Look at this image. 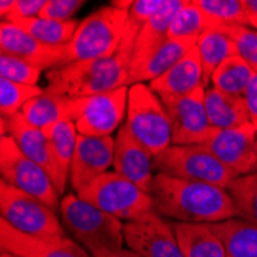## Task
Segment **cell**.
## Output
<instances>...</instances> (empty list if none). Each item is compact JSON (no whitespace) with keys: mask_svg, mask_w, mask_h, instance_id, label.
Segmentation results:
<instances>
[{"mask_svg":"<svg viewBox=\"0 0 257 257\" xmlns=\"http://www.w3.org/2000/svg\"><path fill=\"white\" fill-rule=\"evenodd\" d=\"M139 31L140 28L126 22L122 43L114 56L80 60L46 71V91L68 97H91L128 86Z\"/></svg>","mask_w":257,"mask_h":257,"instance_id":"6da1fadb","label":"cell"},{"mask_svg":"<svg viewBox=\"0 0 257 257\" xmlns=\"http://www.w3.org/2000/svg\"><path fill=\"white\" fill-rule=\"evenodd\" d=\"M151 196L157 213L174 222L214 225L237 217L228 191L209 183L156 174Z\"/></svg>","mask_w":257,"mask_h":257,"instance_id":"7a4b0ae2","label":"cell"},{"mask_svg":"<svg viewBox=\"0 0 257 257\" xmlns=\"http://www.w3.org/2000/svg\"><path fill=\"white\" fill-rule=\"evenodd\" d=\"M60 220L71 237L92 255L123 249L125 225L77 194H66L60 202Z\"/></svg>","mask_w":257,"mask_h":257,"instance_id":"3957f363","label":"cell"},{"mask_svg":"<svg viewBox=\"0 0 257 257\" xmlns=\"http://www.w3.org/2000/svg\"><path fill=\"white\" fill-rule=\"evenodd\" d=\"M128 22V11L106 5L99 8L80 25L66 45L65 65L109 57L117 53Z\"/></svg>","mask_w":257,"mask_h":257,"instance_id":"277c9868","label":"cell"},{"mask_svg":"<svg viewBox=\"0 0 257 257\" xmlns=\"http://www.w3.org/2000/svg\"><path fill=\"white\" fill-rule=\"evenodd\" d=\"M76 194L119 220L133 222L157 211L150 193L114 171L91 180Z\"/></svg>","mask_w":257,"mask_h":257,"instance_id":"5b68a950","label":"cell"},{"mask_svg":"<svg viewBox=\"0 0 257 257\" xmlns=\"http://www.w3.org/2000/svg\"><path fill=\"white\" fill-rule=\"evenodd\" d=\"M125 126L154 157L173 145L165 105L147 83L130 86Z\"/></svg>","mask_w":257,"mask_h":257,"instance_id":"8992f818","label":"cell"},{"mask_svg":"<svg viewBox=\"0 0 257 257\" xmlns=\"http://www.w3.org/2000/svg\"><path fill=\"white\" fill-rule=\"evenodd\" d=\"M156 174L200 182L228 190L236 179L203 145H171L154 157Z\"/></svg>","mask_w":257,"mask_h":257,"instance_id":"52a82bcc","label":"cell"},{"mask_svg":"<svg viewBox=\"0 0 257 257\" xmlns=\"http://www.w3.org/2000/svg\"><path fill=\"white\" fill-rule=\"evenodd\" d=\"M2 220L19 232L34 237H65L66 229L57 213L37 197L0 182Z\"/></svg>","mask_w":257,"mask_h":257,"instance_id":"ba28073f","label":"cell"},{"mask_svg":"<svg viewBox=\"0 0 257 257\" xmlns=\"http://www.w3.org/2000/svg\"><path fill=\"white\" fill-rule=\"evenodd\" d=\"M0 173L7 183L37 197L56 213L60 209V194L48 173L23 154L10 136L0 139Z\"/></svg>","mask_w":257,"mask_h":257,"instance_id":"9c48e42d","label":"cell"},{"mask_svg":"<svg viewBox=\"0 0 257 257\" xmlns=\"http://www.w3.org/2000/svg\"><path fill=\"white\" fill-rule=\"evenodd\" d=\"M205 86L180 97L160 99L171 122L173 145H203L213 126L205 108Z\"/></svg>","mask_w":257,"mask_h":257,"instance_id":"30bf717a","label":"cell"},{"mask_svg":"<svg viewBox=\"0 0 257 257\" xmlns=\"http://www.w3.org/2000/svg\"><path fill=\"white\" fill-rule=\"evenodd\" d=\"M203 147L236 177L255 173L257 131L251 123L232 130H213Z\"/></svg>","mask_w":257,"mask_h":257,"instance_id":"8fae6325","label":"cell"},{"mask_svg":"<svg viewBox=\"0 0 257 257\" xmlns=\"http://www.w3.org/2000/svg\"><path fill=\"white\" fill-rule=\"evenodd\" d=\"M128 89L130 86H123L111 92L83 97L80 115L74 122L77 133L91 137L111 136L126 117Z\"/></svg>","mask_w":257,"mask_h":257,"instance_id":"7c38bea8","label":"cell"},{"mask_svg":"<svg viewBox=\"0 0 257 257\" xmlns=\"http://www.w3.org/2000/svg\"><path fill=\"white\" fill-rule=\"evenodd\" d=\"M125 243L144 257H185L173 225L157 211L125 223Z\"/></svg>","mask_w":257,"mask_h":257,"instance_id":"4fadbf2b","label":"cell"},{"mask_svg":"<svg viewBox=\"0 0 257 257\" xmlns=\"http://www.w3.org/2000/svg\"><path fill=\"white\" fill-rule=\"evenodd\" d=\"M2 252L16 257H92L74 239L34 237L19 232L5 220L0 222Z\"/></svg>","mask_w":257,"mask_h":257,"instance_id":"5bb4252c","label":"cell"},{"mask_svg":"<svg viewBox=\"0 0 257 257\" xmlns=\"http://www.w3.org/2000/svg\"><path fill=\"white\" fill-rule=\"evenodd\" d=\"M0 51L25 60L42 71L65 66L66 46L43 45L11 22H2L0 25Z\"/></svg>","mask_w":257,"mask_h":257,"instance_id":"9a60e30c","label":"cell"},{"mask_svg":"<svg viewBox=\"0 0 257 257\" xmlns=\"http://www.w3.org/2000/svg\"><path fill=\"white\" fill-rule=\"evenodd\" d=\"M115 139L77 136V145L69 171V183L76 193L96 177L108 173L114 163Z\"/></svg>","mask_w":257,"mask_h":257,"instance_id":"2e32d148","label":"cell"},{"mask_svg":"<svg viewBox=\"0 0 257 257\" xmlns=\"http://www.w3.org/2000/svg\"><path fill=\"white\" fill-rule=\"evenodd\" d=\"M114 173L137 185L140 190L151 194L154 183V156L139 142L123 125L115 136Z\"/></svg>","mask_w":257,"mask_h":257,"instance_id":"e0dca14e","label":"cell"},{"mask_svg":"<svg viewBox=\"0 0 257 257\" xmlns=\"http://www.w3.org/2000/svg\"><path fill=\"white\" fill-rule=\"evenodd\" d=\"M2 136H10L23 154L48 173L56 186L57 174L48 137L43 130L33 126L22 112H17L11 117H2Z\"/></svg>","mask_w":257,"mask_h":257,"instance_id":"ac0fdd59","label":"cell"},{"mask_svg":"<svg viewBox=\"0 0 257 257\" xmlns=\"http://www.w3.org/2000/svg\"><path fill=\"white\" fill-rule=\"evenodd\" d=\"M203 86V71L197 45L186 53L165 74L150 82V88L160 99L180 97Z\"/></svg>","mask_w":257,"mask_h":257,"instance_id":"d6986e66","label":"cell"},{"mask_svg":"<svg viewBox=\"0 0 257 257\" xmlns=\"http://www.w3.org/2000/svg\"><path fill=\"white\" fill-rule=\"evenodd\" d=\"M83 97H68L53 94L45 89L43 94L30 100L22 108V114L33 126L39 130H48L60 120L76 122L80 115Z\"/></svg>","mask_w":257,"mask_h":257,"instance_id":"ffe728a7","label":"cell"},{"mask_svg":"<svg viewBox=\"0 0 257 257\" xmlns=\"http://www.w3.org/2000/svg\"><path fill=\"white\" fill-rule=\"evenodd\" d=\"M183 4H185V0H168L167 5L142 27L134 43L130 71L137 68L151 53H154L159 46L168 39L173 19L176 17L177 11L183 7Z\"/></svg>","mask_w":257,"mask_h":257,"instance_id":"44dd1931","label":"cell"},{"mask_svg":"<svg viewBox=\"0 0 257 257\" xmlns=\"http://www.w3.org/2000/svg\"><path fill=\"white\" fill-rule=\"evenodd\" d=\"M196 45H197V40L167 39L137 68L131 69L128 86L156 80L162 74H165L171 66H174L186 53L193 50Z\"/></svg>","mask_w":257,"mask_h":257,"instance_id":"7402d4cb","label":"cell"},{"mask_svg":"<svg viewBox=\"0 0 257 257\" xmlns=\"http://www.w3.org/2000/svg\"><path fill=\"white\" fill-rule=\"evenodd\" d=\"M45 134L48 137L54 168L57 174L56 190L62 196L69 180V171H71V162L74 157L79 133L73 120H60L53 126H50L48 130H45Z\"/></svg>","mask_w":257,"mask_h":257,"instance_id":"603a6c76","label":"cell"},{"mask_svg":"<svg viewBox=\"0 0 257 257\" xmlns=\"http://www.w3.org/2000/svg\"><path fill=\"white\" fill-rule=\"evenodd\" d=\"M171 225L185 257H226L225 246L213 225L182 222Z\"/></svg>","mask_w":257,"mask_h":257,"instance_id":"cb8c5ba5","label":"cell"},{"mask_svg":"<svg viewBox=\"0 0 257 257\" xmlns=\"http://www.w3.org/2000/svg\"><path fill=\"white\" fill-rule=\"evenodd\" d=\"M205 108L213 130H232L249 123L245 99L223 94L213 86L206 88Z\"/></svg>","mask_w":257,"mask_h":257,"instance_id":"d4e9b609","label":"cell"},{"mask_svg":"<svg viewBox=\"0 0 257 257\" xmlns=\"http://www.w3.org/2000/svg\"><path fill=\"white\" fill-rule=\"evenodd\" d=\"M197 50L202 62L205 88H209L213 73L226 59L237 56L234 42L220 27L206 30L197 40Z\"/></svg>","mask_w":257,"mask_h":257,"instance_id":"484cf974","label":"cell"},{"mask_svg":"<svg viewBox=\"0 0 257 257\" xmlns=\"http://www.w3.org/2000/svg\"><path fill=\"white\" fill-rule=\"evenodd\" d=\"M226 257H257V225L234 217L213 225Z\"/></svg>","mask_w":257,"mask_h":257,"instance_id":"4316f807","label":"cell"},{"mask_svg":"<svg viewBox=\"0 0 257 257\" xmlns=\"http://www.w3.org/2000/svg\"><path fill=\"white\" fill-rule=\"evenodd\" d=\"M255 71L239 56L226 59L211 77V86L232 97H245Z\"/></svg>","mask_w":257,"mask_h":257,"instance_id":"83f0119b","label":"cell"},{"mask_svg":"<svg viewBox=\"0 0 257 257\" xmlns=\"http://www.w3.org/2000/svg\"><path fill=\"white\" fill-rule=\"evenodd\" d=\"M16 25L20 27L25 33L33 36L43 45L48 46H66L71 39L74 37L80 22L73 19L68 22L36 17L30 20H20L16 22Z\"/></svg>","mask_w":257,"mask_h":257,"instance_id":"f1b7e54d","label":"cell"},{"mask_svg":"<svg viewBox=\"0 0 257 257\" xmlns=\"http://www.w3.org/2000/svg\"><path fill=\"white\" fill-rule=\"evenodd\" d=\"M209 28H211V23H209L206 16L196 7L194 2L185 0L183 7L173 19L168 39L199 40V37Z\"/></svg>","mask_w":257,"mask_h":257,"instance_id":"f546056e","label":"cell"},{"mask_svg":"<svg viewBox=\"0 0 257 257\" xmlns=\"http://www.w3.org/2000/svg\"><path fill=\"white\" fill-rule=\"evenodd\" d=\"M237 217L257 225V171L236 177L228 186Z\"/></svg>","mask_w":257,"mask_h":257,"instance_id":"4dcf8cb0","label":"cell"},{"mask_svg":"<svg viewBox=\"0 0 257 257\" xmlns=\"http://www.w3.org/2000/svg\"><path fill=\"white\" fill-rule=\"evenodd\" d=\"M193 2L206 16L211 28L226 25L248 27L242 0H193Z\"/></svg>","mask_w":257,"mask_h":257,"instance_id":"1f68e13d","label":"cell"},{"mask_svg":"<svg viewBox=\"0 0 257 257\" xmlns=\"http://www.w3.org/2000/svg\"><path fill=\"white\" fill-rule=\"evenodd\" d=\"M45 89L39 85H22L7 79H0V112L2 117L11 115L22 111L30 100L43 94Z\"/></svg>","mask_w":257,"mask_h":257,"instance_id":"d6a6232c","label":"cell"},{"mask_svg":"<svg viewBox=\"0 0 257 257\" xmlns=\"http://www.w3.org/2000/svg\"><path fill=\"white\" fill-rule=\"evenodd\" d=\"M0 76L16 83L36 86L42 76V69L14 56L0 54Z\"/></svg>","mask_w":257,"mask_h":257,"instance_id":"836d02e7","label":"cell"},{"mask_svg":"<svg viewBox=\"0 0 257 257\" xmlns=\"http://www.w3.org/2000/svg\"><path fill=\"white\" fill-rule=\"evenodd\" d=\"M220 28L234 42L237 56L257 73V30L243 25H226Z\"/></svg>","mask_w":257,"mask_h":257,"instance_id":"e575fe53","label":"cell"},{"mask_svg":"<svg viewBox=\"0 0 257 257\" xmlns=\"http://www.w3.org/2000/svg\"><path fill=\"white\" fill-rule=\"evenodd\" d=\"M168 0H133L128 10V22L142 30L145 23L153 19Z\"/></svg>","mask_w":257,"mask_h":257,"instance_id":"d590c367","label":"cell"},{"mask_svg":"<svg viewBox=\"0 0 257 257\" xmlns=\"http://www.w3.org/2000/svg\"><path fill=\"white\" fill-rule=\"evenodd\" d=\"M82 0H46L40 17L60 22L73 20V16L82 8Z\"/></svg>","mask_w":257,"mask_h":257,"instance_id":"8d00e7d4","label":"cell"},{"mask_svg":"<svg viewBox=\"0 0 257 257\" xmlns=\"http://www.w3.org/2000/svg\"><path fill=\"white\" fill-rule=\"evenodd\" d=\"M46 5V0H16L14 8L5 22H20V20H30L42 16V11Z\"/></svg>","mask_w":257,"mask_h":257,"instance_id":"74e56055","label":"cell"},{"mask_svg":"<svg viewBox=\"0 0 257 257\" xmlns=\"http://www.w3.org/2000/svg\"><path fill=\"white\" fill-rule=\"evenodd\" d=\"M245 103H246V109H248V115H249V123L254 126V130L257 131V73L254 74L246 92H245Z\"/></svg>","mask_w":257,"mask_h":257,"instance_id":"f35d334b","label":"cell"},{"mask_svg":"<svg viewBox=\"0 0 257 257\" xmlns=\"http://www.w3.org/2000/svg\"><path fill=\"white\" fill-rule=\"evenodd\" d=\"M248 27L257 30V0H242Z\"/></svg>","mask_w":257,"mask_h":257,"instance_id":"ab89813d","label":"cell"},{"mask_svg":"<svg viewBox=\"0 0 257 257\" xmlns=\"http://www.w3.org/2000/svg\"><path fill=\"white\" fill-rule=\"evenodd\" d=\"M14 4H16V0H2V2H0V16H2V22L8 19V16L11 14L14 8Z\"/></svg>","mask_w":257,"mask_h":257,"instance_id":"60d3db41","label":"cell"},{"mask_svg":"<svg viewBox=\"0 0 257 257\" xmlns=\"http://www.w3.org/2000/svg\"><path fill=\"white\" fill-rule=\"evenodd\" d=\"M92 257H144V255L137 254L133 249H120V251H115L111 254H99V255H92Z\"/></svg>","mask_w":257,"mask_h":257,"instance_id":"b9f144b4","label":"cell"},{"mask_svg":"<svg viewBox=\"0 0 257 257\" xmlns=\"http://www.w3.org/2000/svg\"><path fill=\"white\" fill-rule=\"evenodd\" d=\"M0 257H16V255H11V254H5V252H2V255Z\"/></svg>","mask_w":257,"mask_h":257,"instance_id":"7bdbcfd3","label":"cell"},{"mask_svg":"<svg viewBox=\"0 0 257 257\" xmlns=\"http://www.w3.org/2000/svg\"><path fill=\"white\" fill-rule=\"evenodd\" d=\"M255 171H257V168H255Z\"/></svg>","mask_w":257,"mask_h":257,"instance_id":"ee69618b","label":"cell"}]
</instances>
